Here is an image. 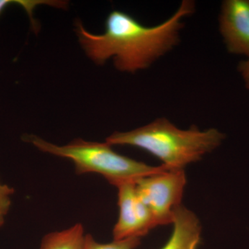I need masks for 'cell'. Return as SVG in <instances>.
I'll list each match as a JSON object with an SVG mask.
<instances>
[{"label":"cell","mask_w":249,"mask_h":249,"mask_svg":"<svg viewBox=\"0 0 249 249\" xmlns=\"http://www.w3.org/2000/svg\"><path fill=\"white\" fill-rule=\"evenodd\" d=\"M237 70L243 79L246 88L249 90V57L239 63Z\"/></svg>","instance_id":"11"},{"label":"cell","mask_w":249,"mask_h":249,"mask_svg":"<svg viewBox=\"0 0 249 249\" xmlns=\"http://www.w3.org/2000/svg\"><path fill=\"white\" fill-rule=\"evenodd\" d=\"M195 10L194 1L183 0L171 17L154 27L114 10L108 15L103 34L89 32L79 19L75 22V31L82 48L95 63L103 65L112 58L116 70L134 73L148 68L178 45L183 27L181 19Z\"/></svg>","instance_id":"1"},{"label":"cell","mask_w":249,"mask_h":249,"mask_svg":"<svg viewBox=\"0 0 249 249\" xmlns=\"http://www.w3.org/2000/svg\"><path fill=\"white\" fill-rule=\"evenodd\" d=\"M225 135L215 128L181 129L164 118L128 132H115L106 139L111 145H130L148 152L170 170H184L222 144Z\"/></svg>","instance_id":"2"},{"label":"cell","mask_w":249,"mask_h":249,"mask_svg":"<svg viewBox=\"0 0 249 249\" xmlns=\"http://www.w3.org/2000/svg\"><path fill=\"white\" fill-rule=\"evenodd\" d=\"M116 188L119 216L113 229V238H142L156 227L151 212L139 198L134 181L122 183Z\"/></svg>","instance_id":"5"},{"label":"cell","mask_w":249,"mask_h":249,"mask_svg":"<svg viewBox=\"0 0 249 249\" xmlns=\"http://www.w3.org/2000/svg\"><path fill=\"white\" fill-rule=\"evenodd\" d=\"M173 230L160 249H197L201 239L200 221L194 213L181 205L175 211Z\"/></svg>","instance_id":"7"},{"label":"cell","mask_w":249,"mask_h":249,"mask_svg":"<svg viewBox=\"0 0 249 249\" xmlns=\"http://www.w3.org/2000/svg\"><path fill=\"white\" fill-rule=\"evenodd\" d=\"M14 193V188L1 183L0 180V228L4 225L5 219L11 209V198Z\"/></svg>","instance_id":"10"},{"label":"cell","mask_w":249,"mask_h":249,"mask_svg":"<svg viewBox=\"0 0 249 249\" xmlns=\"http://www.w3.org/2000/svg\"><path fill=\"white\" fill-rule=\"evenodd\" d=\"M136 191L152 214L156 227L173 224L186 184L184 170H162L134 181Z\"/></svg>","instance_id":"4"},{"label":"cell","mask_w":249,"mask_h":249,"mask_svg":"<svg viewBox=\"0 0 249 249\" xmlns=\"http://www.w3.org/2000/svg\"><path fill=\"white\" fill-rule=\"evenodd\" d=\"M219 32L229 53L249 57V0H224Z\"/></svg>","instance_id":"6"},{"label":"cell","mask_w":249,"mask_h":249,"mask_svg":"<svg viewBox=\"0 0 249 249\" xmlns=\"http://www.w3.org/2000/svg\"><path fill=\"white\" fill-rule=\"evenodd\" d=\"M140 237H129L123 240H113L109 243H101L86 234L84 249H136L141 243Z\"/></svg>","instance_id":"9"},{"label":"cell","mask_w":249,"mask_h":249,"mask_svg":"<svg viewBox=\"0 0 249 249\" xmlns=\"http://www.w3.org/2000/svg\"><path fill=\"white\" fill-rule=\"evenodd\" d=\"M85 237L84 227L76 224L65 230L46 235L40 249H84Z\"/></svg>","instance_id":"8"},{"label":"cell","mask_w":249,"mask_h":249,"mask_svg":"<svg viewBox=\"0 0 249 249\" xmlns=\"http://www.w3.org/2000/svg\"><path fill=\"white\" fill-rule=\"evenodd\" d=\"M24 139L40 151L71 160L74 163L77 175L98 173L116 187L169 169L164 165L152 166L121 155L106 142H87L77 139L67 145H58L35 135L24 136Z\"/></svg>","instance_id":"3"}]
</instances>
